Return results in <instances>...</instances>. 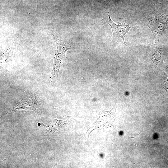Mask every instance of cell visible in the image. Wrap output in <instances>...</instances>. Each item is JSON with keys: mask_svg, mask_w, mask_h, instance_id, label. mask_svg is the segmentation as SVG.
I'll use <instances>...</instances> for the list:
<instances>
[{"mask_svg": "<svg viewBox=\"0 0 168 168\" xmlns=\"http://www.w3.org/2000/svg\"><path fill=\"white\" fill-rule=\"evenodd\" d=\"M53 35L56 44L57 49L49 81L51 85L54 84L57 79L59 71L63 62L66 52L71 49V46L68 42L61 39L55 33H53Z\"/></svg>", "mask_w": 168, "mask_h": 168, "instance_id": "obj_1", "label": "cell"}, {"mask_svg": "<svg viewBox=\"0 0 168 168\" xmlns=\"http://www.w3.org/2000/svg\"><path fill=\"white\" fill-rule=\"evenodd\" d=\"M102 21L104 24H107L111 27L113 34V41L116 42H123L126 45L124 40L125 35L130 29L134 28V27H130L127 24H116L110 18L109 12L104 14Z\"/></svg>", "mask_w": 168, "mask_h": 168, "instance_id": "obj_3", "label": "cell"}, {"mask_svg": "<svg viewBox=\"0 0 168 168\" xmlns=\"http://www.w3.org/2000/svg\"><path fill=\"white\" fill-rule=\"evenodd\" d=\"M68 117L66 116L63 120H60L54 119L47 126L41 123L39 127L43 129L46 133L49 134L56 133L67 125L68 123V119L69 118Z\"/></svg>", "mask_w": 168, "mask_h": 168, "instance_id": "obj_5", "label": "cell"}, {"mask_svg": "<svg viewBox=\"0 0 168 168\" xmlns=\"http://www.w3.org/2000/svg\"><path fill=\"white\" fill-rule=\"evenodd\" d=\"M41 105L39 94L35 92L22 98L8 113H13L20 109L31 110L38 115H40V109Z\"/></svg>", "mask_w": 168, "mask_h": 168, "instance_id": "obj_2", "label": "cell"}, {"mask_svg": "<svg viewBox=\"0 0 168 168\" xmlns=\"http://www.w3.org/2000/svg\"><path fill=\"white\" fill-rule=\"evenodd\" d=\"M165 76L166 77V81L165 83V87L166 89V91H167V90L168 89V66L166 68L165 73Z\"/></svg>", "mask_w": 168, "mask_h": 168, "instance_id": "obj_6", "label": "cell"}, {"mask_svg": "<svg viewBox=\"0 0 168 168\" xmlns=\"http://www.w3.org/2000/svg\"><path fill=\"white\" fill-rule=\"evenodd\" d=\"M129 138H135L134 137H129Z\"/></svg>", "mask_w": 168, "mask_h": 168, "instance_id": "obj_7", "label": "cell"}, {"mask_svg": "<svg viewBox=\"0 0 168 168\" xmlns=\"http://www.w3.org/2000/svg\"><path fill=\"white\" fill-rule=\"evenodd\" d=\"M168 16L156 17L149 21L147 26L152 31L156 41H158L160 36L166 27Z\"/></svg>", "mask_w": 168, "mask_h": 168, "instance_id": "obj_4", "label": "cell"}]
</instances>
